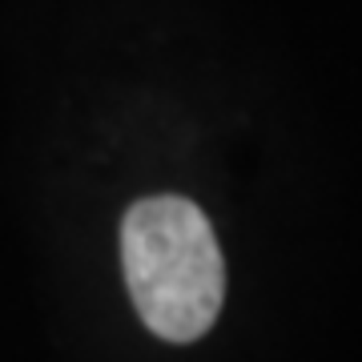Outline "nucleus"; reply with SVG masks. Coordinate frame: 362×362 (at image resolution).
<instances>
[{
	"label": "nucleus",
	"mask_w": 362,
	"mask_h": 362,
	"mask_svg": "<svg viewBox=\"0 0 362 362\" xmlns=\"http://www.w3.org/2000/svg\"><path fill=\"white\" fill-rule=\"evenodd\" d=\"M121 266L141 322L165 342H194L226 298V266L214 226L194 202L141 197L121 221Z\"/></svg>",
	"instance_id": "nucleus-1"
}]
</instances>
